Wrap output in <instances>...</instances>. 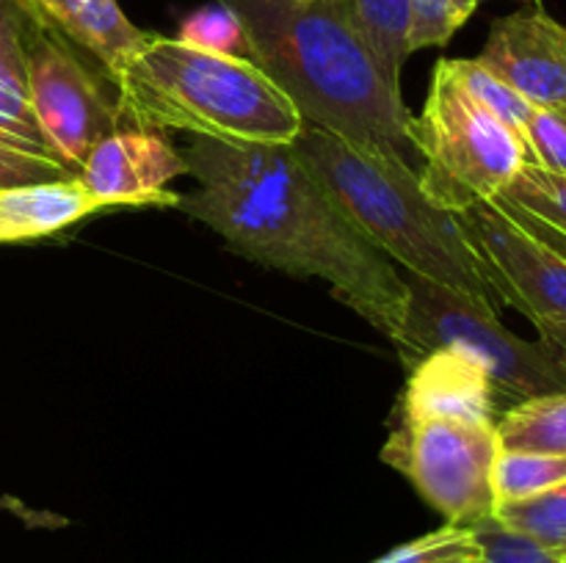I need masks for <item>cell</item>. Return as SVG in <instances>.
Listing matches in <instances>:
<instances>
[{"label":"cell","mask_w":566,"mask_h":563,"mask_svg":"<svg viewBox=\"0 0 566 563\" xmlns=\"http://www.w3.org/2000/svg\"><path fill=\"white\" fill-rule=\"evenodd\" d=\"M495 522L547 550L566 552V484L528 500L497 506Z\"/></svg>","instance_id":"d6986e66"},{"label":"cell","mask_w":566,"mask_h":563,"mask_svg":"<svg viewBox=\"0 0 566 563\" xmlns=\"http://www.w3.org/2000/svg\"><path fill=\"white\" fill-rule=\"evenodd\" d=\"M122 127L224 144H293L304 119L249 59L158 36L111 81Z\"/></svg>","instance_id":"277c9868"},{"label":"cell","mask_w":566,"mask_h":563,"mask_svg":"<svg viewBox=\"0 0 566 563\" xmlns=\"http://www.w3.org/2000/svg\"><path fill=\"white\" fill-rule=\"evenodd\" d=\"M409 138L423 160L420 191L446 213L492 202L531 163L525 138L457 81L448 59L431 72L429 97L420 116H412Z\"/></svg>","instance_id":"5b68a950"},{"label":"cell","mask_w":566,"mask_h":563,"mask_svg":"<svg viewBox=\"0 0 566 563\" xmlns=\"http://www.w3.org/2000/svg\"><path fill=\"white\" fill-rule=\"evenodd\" d=\"M475 3H479V6H481V3H486V0H475ZM525 3H534V6H539V3H542V0H525Z\"/></svg>","instance_id":"f546056e"},{"label":"cell","mask_w":566,"mask_h":563,"mask_svg":"<svg viewBox=\"0 0 566 563\" xmlns=\"http://www.w3.org/2000/svg\"><path fill=\"white\" fill-rule=\"evenodd\" d=\"M197 188L177 208L252 263L321 279L396 346L407 326L401 268L340 213L291 144L188 138L180 149Z\"/></svg>","instance_id":"6da1fadb"},{"label":"cell","mask_w":566,"mask_h":563,"mask_svg":"<svg viewBox=\"0 0 566 563\" xmlns=\"http://www.w3.org/2000/svg\"><path fill=\"white\" fill-rule=\"evenodd\" d=\"M348 224L407 274L497 307L459 221L429 202L409 160L307 125L291 144Z\"/></svg>","instance_id":"3957f363"},{"label":"cell","mask_w":566,"mask_h":563,"mask_svg":"<svg viewBox=\"0 0 566 563\" xmlns=\"http://www.w3.org/2000/svg\"><path fill=\"white\" fill-rule=\"evenodd\" d=\"M479 61L536 108H566V25L539 6L492 22Z\"/></svg>","instance_id":"8fae6325"},{"label":"cell","mask_w":566,"mask_h":563,"mask_svg":"<svg viewBox=\"0 0 566 563\" xmlns=\"http://www.w3.org/2000/svg\"><path fill=\"white\" fill-rule=\"evenodd\" d=\"M492 202L566 257V177L525 163L512 185Z\"/></svg>","instance_id":"2e32d148"},{"label":"cell","mask_w":566,"mask_h":563,"mask_svg":"<svg viewBox=\"0 0 566 563\" xmlns=\"http://www.w3.org/2000/svg\"><path fill=\"white\" fill-rule=\"evenodd\" d=\"M459 31L451 0H412V53L426 47H446Z\"/></svg>","instance_id":"4316f807"},{"label":"cell","mask_w":566,"mask_h":563,"mask_svg":"<svg viewBox=\"0 0 566 563\" xmlns=\"http://www.w3.org/2000/svg\"><path fill=\"white\" fill-rule=\"evenodd\" d=\"M241 17L249 61L307 125L415 166L412 114L359 36L346 0H216Z\"/></svg>","instance_id":"7a4b0ae2"},{"label":"cell","mask_w":566,"mask_h":563,"mask_svg":"<svg viewBox=\"0 0 566 563\" xmlns=\"http://www.w3.org/2000/svg\"><path fill=\"white\" fill-rule=\"evenodd\" d=\"M468 563H484V555H481V557H479V561H468Z\"/></svg>","instance_id":"4dcf8cb0"},{"label":"cell","mask_w":566,"mask_h":563,"mask_svg":"<svg viewBox=\"0 0 566 563\" xmlns=\"http://www.w3.org/2000/svg\"><path fill=\"white\" fill-rule=\"evenodd\" d=\"M346 6L387 83L401 88V70L412 55V0H346Z\"/></svg>","instance_id":"e0dca14e"},{"label":"cell","mask_w":566,"mask_h":563,"mask_svg":"<svg viewBox=\"0 0 566 563\" xmlns=\"http://www.w3.org/2000/svg\"><path fill=\"white\" fill-rule=\"evenodd\" d=\"M25 47L31 105L50 149L72 169H81L94 144L119 130L116 103L103 81L83 64L75 44L61 36L28 0Z\"/></svg>","instance_id":"ba28073f"},{"label":"cell","mask_w":566,"mask_h":563,"mask_svg":"<svg viewBox=\"0 0 566 563\" xmlns=\"http://www.w3.org/2000/svg\"><path fill=\"white\" fill-rule=\"evenodd\" d=\"M0 136L53 152L33 116L22 0H0Z\"/></svg>","instance_id":"9a60e30c"},{"label":"cell","mask_w":566,"mask_h":563,"mask_svg":"<svg viewBox=\"0 0 566 563\" xmlns=\"http://www.w3.org/2000/svg\"><path fill=\"white\" fill-rule=\"evenodd\" d=\"M401 274L409 287V309L396 348L407 370L437 348L462 351L490 375L503 412L528 397L566 392V375L539 342L509 331L497 318V307L407 270Z\"/></svg>","instance_id":"8992f818"},{"label":"cell","mask_w":566,"mask_h":563,"mask_svg":"<svg viewBox=\"0 0 566 563\" xmlns=\"http://www.w3.org/2000/svg\"><path fill=\"white\" fill-rule=\"evenodd\" d=\"M470 530L479 539L484 563H566V552L534 544L531 539H523V535L497 524L495 517Z\"/></svg>","instance_id":"d4e9b609"},{"label":"cell","mask_w":566,"mask_h":563,"mask_svg":"<svg viewBox=\"0 0 566 563\" xmlns=\"http://www.w3.org/2000/svg\"><path fill=\"white\" fill-rule=\"evenodd\" d=\"M451 72L457 75V81L479 99L484 108H490L497 119L506 121L512 130H517L525 138V125H528L531 114H534L536 105H531L528 99L520 92H514L503 77H497L495 72L486 70L479 59H448Z\"/></svg>","instance_id":"44dd1931"},{"label":"cell","mask_w":566,"mask_h":563,"mask_svg":"<svg viewBox=\"0 0 566 563\" xmlns=\"http://www.w3.org/2000/svg\"><path fill=\"white\" fill-rule=\"evenodd\" d=\"M562 484H566V456L501 450L495 461L497 506L528 500Z\"/></svg>","instance_id":"ffe728a7"},{"label":"cell","mask_w":566,"mask_h":563,"mask_svg":"<svg viewBox=\"0 0 566 563\" xmlns=\"http://www.w3.org/2000/svg\"><path fill=\"white\" fill-rule=\"evenodd\" d=\"M536 342L551 357V362L566 375V326H547L536 329Z\"/></svg>","instance_id":"83f0119b"},{"label":"cell","mask_w":566,"mask_h":563,"mask_svg":"<svg viewBox=\"0 0 566 563\" xmlns=\"http://www.w3.org/2000/svg\"><path fill=\"white\" fill-rule=\"evenodd\" d=\"M188 174L186 158L166 132L119 127L77 169V180L114 208H177L182 193L169 191V182Z\"/></svg>","instance_id":"30bf717a"},{"label":"cell","mask_w":566,"mask_h":563,"mask_svg":"<svg viewBox=\"0 0 566 563\" xmlns=\"http://www.w3.org/2000/svg\"><path fill=\"white\" fill-rule=\"evenodd\" d=\"M475 0H451V9H453V20H457V25L462 28L464 22L470 20V14L475 11Z\"/></svg>","instance_id":"f1b7e54d"},{"label":"cell","mask_w":566,"mask_h":563,"mask_svg":"<svg viewBox=\"0 0 566 563\" xmlns=\"http://www.w3.org/2000/svg\"><path fill=\"white\" fill-rule=\"evenodd\" d=\"M114 210L75 177L0 188V243L55 235L83 219Z\"/></svg>","instance_id":"5bb4252c"},{"label":"cell","mask_w":566,"mask_h":563,"mask_svg":"<svg viewBox=\"0 0 566 563\" xmlns=\"http://www.w3.org/2000/svg\"><path fill=\"white\" fill-rule=\"evenodd\" d=\"M497 456L495 423L401 414L381 450V461L407 475L420 497L457 528H475L495 517Z\"/></svg>","instance_id":"52a82bcc"},{"label":"cell","mask_w":566,"mask_h":563,"mask_svg":"<svg viewBox=\"0 0 566 563\" xmlns=\"http://www.w3.org/2000/svg\"><path fill=\"white\" fill-rule=\"evenodd\" d=\"M459 230L473 248L497 307H512L536 329L566 326V257L525 230L497 202L459 210Z\"/></svg>","instance_id":"9c48e42d"},{"label":"cell","mask_w":566,"mask_h":563,"mask_svg":"<svg viewBox=\"0 0 566 563\" xmlns=\"http://www.w3.org/2000/svg\"><path fill=\"white\" fill-rule=\"evenodd\" d=\"M177 39H180L182 44H191V47L208 50V53L249 59L247 28H243L241 17L232 9H227L224 3H210L191 11V14L180 22Z\"/></svg>","instance_id":"7402d4cb"},{"label":"cell","mask_w":566,"mask_h":563,"mask_svg":"<svg viewBox=\"0 0 566 563\" xmlns=\"http://www.w3.org/2000/svg\"><path fill=\"white\" fill-rule=\"evenodd\" d=\"M531 163L566 177V108H534L525 125Z\"/></svg>","instance_id":"484cf974"},{"label":"cell","mask_w":566,"mask_h":563,"mask_svg":"<svg viewBox=\"0 0 566 563\" xmlns=\"http://www.w3.org/2000/svg\"><path fill=\"white\" fill-rule=\"evenodd\" d=\"M77 171L53 152L25 147L11 138L0 136V188L6 185H25V182L44 180H64L75 177Z\"/></svg>","instance_id":"cb8c5ba5"},{"label":"cell","mask_w":566,"mask_h":563,"mask_svg":"<svg viewBox=\"0 0 566 563\" xmlns=\"http://www.w3.org/2000/svg\"><path fill=\"white\" fill-rule=\"evenodd\" d=\"M479 557L481 544L473 530L446 524L434 533H426L409 544L396 546L387 555L376 557L374 563H468L479 561Z\"/></svg>","instance_id":"603a6c76"},{"label":"cell","mask_w":566,"mask_h":563,"mask_svg":"<svg viewBox=\"0 0 566 563\" xmlns=\"http://www.w3.org/2000/svg\"><path fill=\"white\" fill-rule=\"evenodd\" d=\"M501 450L566 456V392L528 397L495 423Z\"/></svg>","instance_id":"ac0fdd59"},{"label":"cell","mask_w":566,"mask_h":563,"mask_svg":"<svg viewBox=\"0 0 566 563\" xmlns=\"http://www.w3.org/2000/svg\"><path fill=\"white\" fill-rule=\"evenodd\" d=\"M398 414L459 423H497L503 406L495 384L479 362L453 348H437L409 368Z\"/></svg>","instance_id":"7c38bea8"},{"label":"cell","mask_w":566,"mask_h":563,"mask_svg":"<svg viewBox=\"0 0 566 563\" xmlns=\"http://www.w3.org/2000/svg\"><path fill=\"white\" fill-rule=\"evenodd\" d=\"M28 3L61 36L94 55L108 81L119 77L153 39V33L127 20L116 0H28Z\"/></svg>","instance_id":"4fadbf2b"}]
</instances>
